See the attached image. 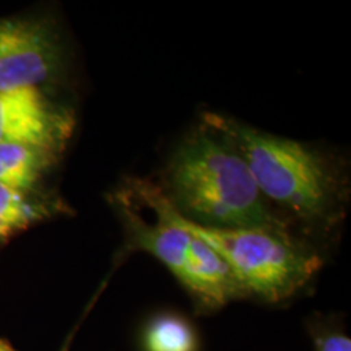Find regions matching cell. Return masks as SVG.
Masks as SVG:
<instances>
[{"mask_svg":"<svg viewBox=\"0 0 351 351\" xmlns=\"http://www.w3.org/2000/svg\"><path fill=\"white\" fill-rule=\"evenodd\" d=\"M155 184L176 213L198 226L290 230L236 143L204 116L177 142Z\"/></svg>","mask_w":351,"mask_h":351,"instance_id":"1","label":"cell"},{"mask_svg":"<svg viewBox=\"0 0 351 351\" xmlns=\"http://www.w3.org/2000/svg\"><path fill=\"white\" fill-rule=\"evenodd\" d=\"M203 116L236 143L261 193L277 213L313 229L339 226L350 190L346 169L335 155L220 113Z\"/></svg>","mask_w":351,"mask_h":351,"instance_id":"2","label":"cell"},{"mask_svg":"<svg viewBox=\"0 0 351 351\" xmlns=\"http://www.w3.org/2000/svg\"><path fill=\"white\" fill-rule=\"evenodd\" d=\"M124 189L142 206L163 213L211 246L226 261L247 295L267 302L285 301L322 267L319 254L290 230L198 226L176 213L150 180L126 181Z\"/></svg>","mask_w":351,"mask_h":351,"instance_id":"3","label":"cell"},{"mask_svg":"<svg viewBox=\"0 0 351 351\" xmlns=\"http://www.w3.org/2000/svg\"><path fill=\"white\" fill-rule=\"evenodd\" d=\"M112 203L132 245L162 262L204 307H221L247 295L226 261L203 239L151 207L146 208L154 221L145 220L120 190L113 194Z\"/></svg>","mask_w":351,"mask_h":351,"instance_id":"4","label":"cell"},{"mask_svg":"<svg viewBox=\"0 0 351 351\" xmlns=\"http://www.w3.org/2000/svg\"><path fill=\"white\" fill-rule=\"evenodd\" d=\"M64 49L55 27L39 19H0V91L38 88L59 75Z\"/></svg>","mask_w":351,"mask_h":351,"instance_id":"5","label":"cell"},{"mask_svg":"<svg viewBox=\"0 0 351 351\" xmlns=\"http://www.w3.org/2000/svg\"><path fill=\"white\" fill-rule=\"evenodd\" d=\"M73 125V114L38 88L0 91V145H24L58 155Z\"/></svg>","mask_w":351,"mask_h":351,"instance_id":"6","label":"cell"},{"mask_svg":"<svg viewBox=\"0 0 351 351\" xmlns=\"http://www.w3.org/2000/svg\"><path fill=\"white\" fill-rule=\"evenodd\" d=\"M63 211L60 201L38 197L36 191L0 185V242Z\"/></svg>","mask_w":351,"mask_h":351,"instance_id":"7","label":"cell"},{"mask_svg":"<svg viewBox=\"0 0 351 351\" xmlns=\"http://www.w3.org/2000/svg\"><path fill=\"white\" fill-rule=\"evenodd\" d=\"M56 154L32 146L0 145V185L36 191L56 162Z\"/></svg>","mask_w":351,"mask_h":351,"instance_id":"8","label":"cell"},{"mask_svg":"<svg viewBox=\"0 0 351 351\" xmlns=\"http://www.w3.org/2000/svg\"><path fill=\"white\" fill-rule=\"evenodd\" d=\"M146 351H198V339L194 328L182 316L158 315L143 335Z\"/></svg>","mask_w":351,"mask_h":351,"instance_id":"9","label":"cell"},{"mask_svg":"<svg viewBox=\"0 0 351 351\" xmlns=\"http://www.w3.org/2000/svg\"><path fill=\"white\" fill-rule=\"evenodd\" d=\"M316 351H351V339L339 333H330L316 339Z\"/></svg>","mask_w":351,"mask_h":351,"instance_id":"10","label":"cell"},{"mask_svg":"<svg viewBox=\"0 0 351 351\" xmlns=\"http://www.w3.org/2000/svg\"><path fill=\"white\" fill-rule=\"evenodd\" d=\"M0 351H16L13 349L12 345L8 343L7 341L0 339Z\"/></svg>","mask_w":351,"mask_h":351,"instance_id":"11","label":"cell"}]
</instances>
